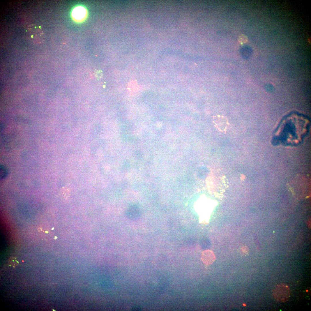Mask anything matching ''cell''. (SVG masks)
Returning a JSON list of instances; mask_svg holds the SVG:
<instances>
[{
	"instance_id": "8992f818",
	"label": "cell",
	"mask_w": 311,
	"mask_h": 311,
	"mask_svg": "<svg viewBox=\"0 0 311 311\" xmlns=\"http://www.w3.org/2000/svg\"><path fill=\"white\" fill-rule=\"evenodd\" d=\"M0 178L3 179L6 177L8 174V171L6 168L3 166L1 165L0 168Z\"/></svg>"
},
{
	"instance_id": "ba28073f",
	"label": "cell",
	"mask_w": 311,
	"mask_h": 311,
	"mask_svg": "<svg viewBox=\"0 0 311 311\" xmlns=\"http://www.w3.org/2000/svg\"><path fill=\"white\" fill-rule=\"evenodd\" d=\"M240 40H241V42L242 43H245L247 39L245 36H242L240 37Z\"/></svg>"
},
{
	"instance_id": "7a4b0ae2",
	"label": "cell",
	"mask_w": 311,
	"mask_h": 311,
	"mask_svg": "<svg viewBox=\"0 0 311 311\" xmlns=\"http://www.w3.org/2000/svg\"><path fill=\"white\" fill-rule=\"evenodd\" d=\"M290 290L287 285L283 284L277 285L273 292L274 297L277 301L285 302L289 299L290 295Z\"/></svg>"
},
{
	"instance_id": "3957f363",
	"label": "cell",
	"mask_w": 311,
	"mask_h": 311,
	"mask_svg": "<svg viewBox=\"0 0 311 311\" xmlns=\"http://www.w3.org/2000/svg\"><path fill=\"white\" fill-rule=\"evenodd\" d=\"M201 258L203 262L207 265L212 264L215 261L216 258L213 252L211 250H206L202 253Z\"/></svg>"
},
{
	"instance_id": "6da1fadb",
	"label": "cell",
	"mask_w": 311,
	"mask_h": 311,
	"mask_svg": "<svg viewBox=\"0 0 311 311\" xmlns=\"http://www.w3.org/2000/svg\"><path fill=\"white\" fill-rule=\"evenodd\" d=\"M26 32L29 39L35 44H39L44 40V35L41 29L35 24L29 25Z\"/></svg>"
},
{
	"instance_id": "52a82bcc",
	"label": "cell",
	"mask_w": 311,
	"mask_h": 311,
	"mask_svg": "<svg viewBox=\"0 0 311 311\" xmlns=\"http://www.w3.org/2000/svg\"><path fill=\"white\" fill-rule=\"evenodd\" d=\"M240 251L243 254H246L248 252V249L246 246H243L241 247Z\"/></svg>"
},
{
	"instance_id": "5b68a950",
	"label": "cell",
	"mask_w": 311,
	"mask_h": 311,
	"mask_svg": "<svg viewBox=\"0 0 311 311\" xmlns=\"http://www.w3.org/2000/svg\"><path fill=\"white\" fill-rule=\"evenodd\" d=\"M139 213L138 208L135 206H131L128 209L127 214L129 217L135 218L138 217Z\"/></svg>"
},
{
	"instance_id": "277c9868",
	"label": "cell",
	"mask_w": 311,
	"mask_h": 311,
	"mask_svg": "<svg viewBox=\"0 0 311 311\" xmlns=\"http://www.w3.org/2000/svg\"><path fill=\"white\" fill-rule=\"evenodd\" d=\"M86 10L84 7H78L73 9L72 15L75 19L80 20L84 18L86 15Z\"/></svg>"
}]
</instances>
